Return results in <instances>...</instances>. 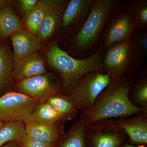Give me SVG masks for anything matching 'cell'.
<instances>
[{
    "label": "cell",
    "mask_w": 147,
    "mask_h": 147,
    "mask_svg": "<svg viewBox=\"0 0 147 147\" xmlns=\"http://www.w3.org/2000/svg\"><path fill=\"white\" fill-rule=\"evenodd\" d=\"M125 0H96L83 26L71 37V50L74 58L89 57L100 44L105 28L115 15L125 9Z\"/></svg>",
    "instance_id": "cell-1"
},
{
    "label": "cell",
    "mask_w": 147,
    "mask_h": 147,
    "mask_svg": "<svg viewBox=\"0 0 147 147\" xmlns=\"http://www.w3.org/2000/svg\"><path fill=\"white\" fill-rule=\"evenodd\" d=\"M134 82L127 76L111 80L92 106L82 113L80 117L88 126L98 121L127 117L147 111L134 106L129 99L128 92Z\"/></svg>",
    "instance_id": "cell-2"
},
{
    "label": "cell",
    "mask_w": 147,
    "mask_h": 147,
    "mask_svg": "<svg viewBox=\"0 0 147 147\" xmlns=\"http://www.w3.org/2000/svg\"><path fill=\"white\" fill-rule=\"evenodd\" d=\"M105 51L106 49L100 44L89 57L78 59L62 50L57 41L53 42L47 48L45 55L50 68L58 74L61 80V92L71 95L77 81L85 74L93 71L104 72L102 61Z\"/></svg>",
    "instance_id": "cell-3"
},
{
    "label": "cell",
    "mask_w": 147,
    "mask_h": 147,
    "mask_svg": "<svg viewBox=\"0 0 147 147\" xmlns=\"http://www.w3.org/2000/svg\"><path fill=\"white\" fill-rule=\"evenodd\" d=\"M110 76L102 71L85 74L77 81L71 95L82 113L92 106L98 96L111 82Z\"/></svg>",
    "instance_id": "cell-4"
},
{
    "label": "cell",
    "mask_w": 147,
    "mask_h": 147,
    "mask_svg": "<svg viewBox=\"0 0 147 147\" xmlns=\"http://www.w3.org/2000/svg\"><path fill=\"white\" fill-rule=\"evenodd\" d=\"M86 134L88 147H123L128 143L127 134L115 119L102 120L89 125Z\"/></svg>",
    "instance_id": "cell-5"
},
{
    "label": "cell",
    "mask_w": 147,
    "mask_h": 147,
    "mask_svg": "<svg viewBox=\"0 0 147 147\" xmlns=\"http://www.w3.org/2000/svg\"><path fill=\"white\" fill-rule=\"evenodd\" d=\"M134 51V44L131 39L107 47L102 61L104 73L108 74L112 80L129 76Z\"/></svg>",
    "instance_id": "cell-6"
},
{
    "label": "cell",
    "mask_w": 147,
    "mask_h": 147,
    "mask_svg": "<svg viewBox=\"0 0 147 147\" xmlns=\"http://www.w3.org/2000/svg\"><path fill=\"white\" fill-rule=\"evenodd\" d=\"M39 104L24 94L7 92L0 96V119L4 123L24 122Z\"/></svg>",
    "instance_id": "cell-7"
},
{
    "label": "cell",
    "mask_w": 147,
    "mask_h": 147,
    "mask_svg": "<svg viewBox=\"0 0 147 147\" xmlns=\"http://www.w3.org/2000/svg\"><path fill=\"white\" fill-rule=\"evenodd\" d=\"M16 89V92L26 95L41 104L53 95L62 92V83L61 80L45 73L18 81Z\"/></svg>",
    "instance_id": "cell-8"
},
{
    "label": "cell",
    "mask_w": 147,
    "mask_h": 147,
    "mask_svg": "<svg viewBox=\"0 0 147 147\" xmlns=\"http://www.w3.org/2000/svg\"><path fill=\"white\" fill-rule=\"evenodd\" d=\"M96 0H70L61 14L59 32L62 35L73 36L86 21Z\"/></svg>",
    "instance_id": "cell-9"
},
{
    "label": "cell",
    "mask_w": 147,
    "mask_h": 147,
    "mask_svg": "<svg viewBox=\"0 0 147 147\" xmlns=\"http://www.w3.org/2000/svg\"><path fill=\"white\" fill-rule=\"evenodd\" d=\"M138 24L134 16L124 9L109 21L103 32L100 44L106 49L110 45L131 40Z\"/></svg>",
    "instance_id": "cell-10"
},
{
    "label": "cell",
    "mask_w": 147,
    "mask_h": 147,
    "mask_svg": "<svg viewBox=\"0 0 147 147\" xmlns=\"http://www.w3.org/2000/svg\"><path fill=\"white\" fill-rule=\"evenodd\" d=\"M128 136V143L134 145L147 144V111L116 120Z\"/></svg>",
    "instance_id": "cell-11"
},
{
    "label": "cell",
    "mask_w": 147,
    "mask_h": 147,
    "mask_svg": "<svg viewBox=\"0 0 147 147\" xmlns=\"http://www.w3.org/2000/svg\"><path fill=\"white\" fill-rule=\"evenodd\" d=\"M10 38L13 48V63L42 49L41 42L36 36L25 29L15 32Z\"/></svg>",
    "instance_id": "cell-12"
},
{
    "label": "cell",
    "mask_w": 147,
    "mask_h": 147,
    "mask_svg": "<svg viewBox=\"0 0 147 147\" xmlns=\"http://www.w3.org/2000/svg\"><path fill=\"white\" fill-rule=\"evenodd\" d=\"M45 61L37 53H33L13 63V80L17 82L46 73Z\"/></svg>",
    "instance_id": "cell-13"
},
{
    "label": "cell",
    "mask_w": 147,
    "mask_h": 147,
    "mask_svg": "<svg viewBox=\"0 0 147 147\" xmlns=\"http://www.w3.org/2000/svg\"><path fill=\"white\" fill-rule=\"evenodd\" d=\"M68 1L61 0L57 4L47 9L36 35L40 42L49 39L59 28L61 14Z\"/></svg>",
    "instance_id": "cell-14"
},
{
    "label": "cell",
    "mask_w": 147,
    "mask_h": 147,
    "mask_svg": "<svg viewBox=\"0 0 147 147\" xmlns=\"http://www.w3.org/2000/svg\"><path fill=\"white\" fill-rule=\"evenodd\" d=\"M46 102L57 113L63 123L75 118L80 111L73 96L66 95L61 92L53 95Z\"/></svg>",
    "instance_id": "cell-15"
},
{
    "label": "cell",
    "mask_w": 147,
    "mask_h": 147,
    "mask_svg": "<svg viewBox=\"0 0 147 147\" xmlns=\"http://www.w3.org/2000/svg\"><path fill=\"white\" fill-rule=\"evenodd\" d=\"M87 126L85 121L80 117L54 147H88L86 134Z\"/></svg>",
    "instance_id": "cell-16"
},
{
    "label": "cell",
    "mask_w": 147,
    "mask_h": 147,
    "mask_svg": "<svg viewBox=\"0 0 147 147\" xmlns=\"http://www.w3.org/2000/svg\"><path fill=\"white\" fill-rule=\"evenodd\" d=\"M63 123L53 125L25 124L27 134L44 142L56 144L65 133Z\"/></svg>",
    "instance_id": "cell-17"
},
{
    "label": "cell",
    "mask_w": 147,
    "mask_h": 147,
    "mask_svg": "<svg viewBox=\"0 0 147 147\" xmlns=\"http://www.w3.org/2000/svg\"><path fill=\"white\" fill-rule=\"evenodd\" d=\"M132 38L134 44V56L129 76L135 81L138 72L147 58V32H136Z\"/></svg>",
    "instance_id": "cell-18"
},
{
    "label": "cell",
    "mask_w": 147,
    "mask_h": 147,
    "mask_svg": "<svg viewBox=\"0 0 147 147\" xmlns=\"http://www.w3.org/2000/svg\"><path fill=\"white\" fill-rule=\"evenodd\" d=\"M25 29L23 21L8 3L0 10V39H5L17 31Z\"/></svg>",
    "instance_id": "cell-19"
},
{
    "label": "cell",
    "mask_w": 147,
    "mask_h": 147,
    "mask_svg": "<svg viewBox=\"0 0 147 147\" xmlns=\"http://www.w3.org/2000/svg\"><path fill=\"white\" fill-rule=\"evenodd\" d=\"M61 0H40L24 15L25 28L30 32L36 35L38 29L47 9L57 4Z\"/></svg>",
    "instance_id": "cell-20"
},
{
    "label": "cell",
    "mask_w": 147,
    "mask_h": 147,
    "mask_svg": "<svg viewBox=\"0 0 147 147\" xmlns=\"http://www.w3.org/2000/svg\"><path fill=\"white\" fill-rule=\"evenodd\" d=\"M24 123L25 124L53 125L63 122L55 109L45 102L40 104Z\"/></svg>",
    "instance_id": "cell-21"
},
{
    "label": "cell",
    "mask_w": 147,
    "mask_h": 147,
    "mask_svg": "<svg viewBox=\"0 0 147 147\" xmlns=\"http://www.w3.org/2000/svg\"><path fill=\"white\" fill-rule=\"evenodd\" d=\"M12 53L7 46H0V93L11 86L13 81Z\"/></svg>",
    "instance_id": "cell-22"
},
{
    "label": "cell",
    "mask_w": 147,
    "mask_h": 147,
    "mask_svg": "<svg viewBox=\"0 0 147 147\" xmlns=\"http://www.w3.org/2000/svg\"><path fill=\"white\" fill-rule=\"evenodd\" d=\"M24 122L5 123L0 128V147L11 142H17L26 134Z\"/></svg>",
    "instance_id": "cell-23"
},
{
    "label": "cell",
    "mask_w": 147,
    "mask_h": 147,
    "mask_svg": "<svg viewBox=\"0 0 147 147\" xmlns=\"http://www.w3.org/2000/svg\"><path fill=\"white\" fill-rule=\"evenodd\" d=\"M129 100L137 107L147 110V76L133 82L128 92Z\"/></svg>",
    "instance_id": "cell-24"
},
{
    "label": "cell",
    "mask_w": 147,
    "mask_h": 147,
    "mask_svg": "<svg viewBox=\"0 0 147 147\" xmlns=\"http://www.w3.org/2000/svg\"><path fill=\"white\" fill-rule=\"evenodd\" d=\"M125 9L136 18L138 24V28L142 32H147V0L127 1Z\"/></svg>",
    "instance_id": "cell-25"
},
{
    "label": "cell",
    "mask_w": 147,
    "mask_h": 147,
    "mask_svg": "<svg viewBox=\"0 0 147 147\" xmlns=\"http://www.w3.org/2000/svg\"><path fill=\"white\" fill-rule=\"evenodd\" d=\"M17 142L21 147H54L55 144L36 139L27 134Z\"/></svg>",
    "instance_id": "cell-26"
},
{
    "label": "cell",
    "mask_w": 147,
    "mask_h": 147,
    "mask_svg": "<svg viewBox=\"0 0 147 147\" xmlns=\"http://www.w3.org/2000/svg\"><path fill=\"white\" fill-rule=\"evenodd\" d=\"M38 0H21L19 1L21 12L24 15L38 2Z\"/></svg>",
    "instance_id": "cell-27"
},
{
    "label": "cell",
    "mask_w": 147,
    "mask_h": 147,
    "mask_svg": "<svg viewBox=\"0 0 147 147\" xmlns=\"http://www.w3.org/2000/svg\"><path fill=\"white\" fill-rule=\"evenodd\" d=\"M0 147H21L17 142H11Z\"/></svg>",
    "instance_id": "cell-28"
},
{
    "label": "cell",
    "mask_w": 147,
    "mask_h": 147,
    "mask_svg": "<svg viewBox=\"0 0 147 147\" xmlns=\"http://www.w3.org/2000/svg\"><path fill=\"white\" fill-rule=\"evenodd\" d=\"M123 147H147L146 145H134L127 143Z\"/></svg>",
    "instance_id": "cell-29"
},
{
    "label": "cell",
    "mask_w": 147,
    "mask_h": 147,
    "mask_svg": "<svg viewBox=\"0 0 147 147\" xmlns=\"http://www.w3.org/2000/svg\"><path fill=\"white\" fill-rule=\"evenodd\" d=\"M8 1L5 0H0V10L4 8L8 4Z\"/></svg>",
    "instance_id": "cell-30"
},
{
    "label": "cell",
    "mask_w": 147,
    "mask_h": 147,
    "mask_svg": "<svg viewBox=\"0 0 147 147\" xmlns=\"http://www.w3.org/2000/svg\"><path fill=\"white\" fill-rule=\"evenodd\" d=\"M4 123H5L0 119V128L1 127L3 126V125Z\"/></svg>",
    "instance_id": "cell-31"
}]
</instances>
